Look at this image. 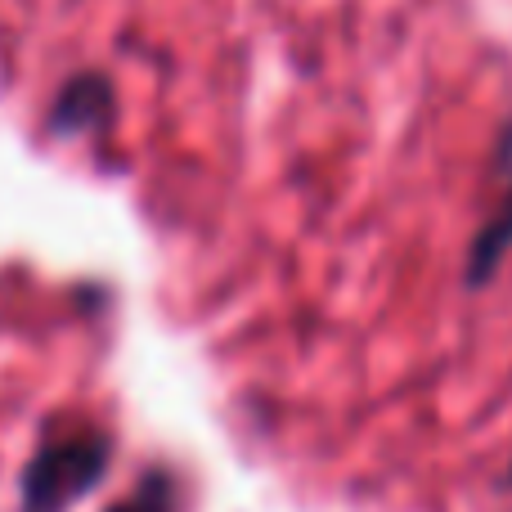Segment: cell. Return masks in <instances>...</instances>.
Returning <instances> with one entry per match:
<instances>
[{
  "mask_svg": "<svg viewBox=\"0 0 512 512\" xmlns=\"http://www.w3.org/2000/svg\"><path fill=\"white\" fill-rule=\"evenodd\" d=\"M108 459H113V436L90 423H77L63 436H45L18 486L23 512H68L99 486Z\"/></svg>",
  "mask_w": 512,
  "mask_h": 512,
  "instance_id": "cell-1",
  "label": "cell"
},
{
  "mask_svg": "<svg viewBox=\"0 0 512 512\" xmlns=\"http://www.w3.org/2000/svg\"><path fill=\"white\" fill-rule=\"evenodd\" d=\"M108 99H113V90H108L104 77H77L68 81V86L59 90V99H54V131L63 135H86V131H99L104 126V113H108Z\"/></svg>",
  "mask_w": 512,
  "mask_h": 512,
  "instance_id": "cell-2",
  "label": "cell"
},
{
  "mask_svg": "<svg viewBox=\"0 0 512 512\" xmlns=\"http://www.w3.org/2000/svg\"><path fill=\"white\" fill-rule=\"evenodd\" d=\"M108 512H176V481L167 472H149L126 499H117Z\"/></svg>",
  "mask_w": 512,
  "mask_h": 512,
  "instance_id": "cell-3",
  "label": "cell"
},
{
  "mask_svg": "<svg viewBox=\"0 0 512 512\" xmlns=\"http://www.w3.org/2000/svg\"><path fill=\"white\" fill-rule=\"evenodd\" d=\"M508 243H512V198L504 203V212L495 216V221L486 225V234L477 239V248H472V279L477 274H490L499 265V256L508 252Z\"/></svg>",
  "mask_w": 512,
  "mask_h": 512,
  "instance_id": "cell-4",
  "label": "cell"
}]
</instances>
